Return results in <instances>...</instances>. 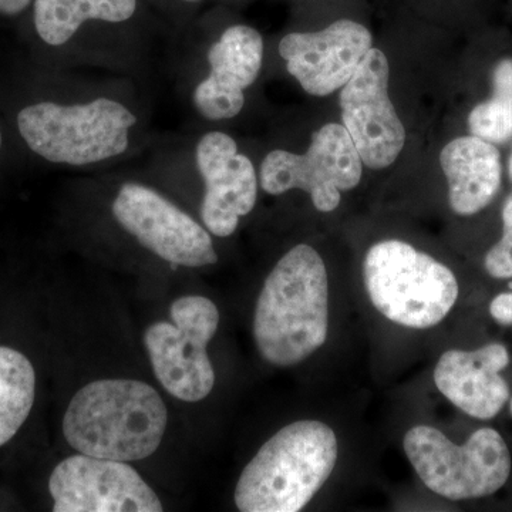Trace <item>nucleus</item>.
I'll list each match as a JSON object with an SVG mask.
<instances>
[{"mask_svg":"<svg viewBox=\"0 0 512 512\" xmlns=\"http://www.w3.org/2000/svg\"><path fill=\"white\" fill-rule=\"evenodd\" d=\"M329 330L325 262L309 245L279 259L259 293L254 316L256 348L278 367L298 365L322 348Z\"/></svg>","mask_w":512,"mask_h":512,"instance_id":"1","label":"nucleus"},{"mask_svg":"<svg viewBox=\"0 0 512 512\" xmlns=\"http://www.w3.org/2000/svg\"><path fill=\"white\" fill-rule=\"evenodd\" d=\"M163 397L140 380H96L67 406L63 436L77 453L140 461L156 453L167 430Z\"/></svg>","mask_w":512,"mask_h":512,"instance_id":"2","label":"nucleus"},{"mask_svg":"<svg viewBox=\"0 0 512 512\" xmlns=\"http://www.w3.org/2000/svg\"><path fill=\"white\" fill-rule=\"evenodd\" d=\"M335 431L320 421L289 424L266 441L235 488L242 512H298L328 481L338 461Z\"/></svg>","mask_w":512,"mask_h":512,"instance_id":"3","label":"nucleus"},{"mask_svg":"<svg viewBox=\"0 0 512 512\" xmlns=\"http://www.w3.org/2000/svg\"><path fill=\"white\" fill-rule=\"evenodd\" d=\"M363 276L377 311L406 328L439 325L457 302L458 282L451 269L396 239L367 251Z\"/></svg>","mask_w":512,"mask_h":512,"instance_id":"4","label":"nucleus"},{"mask_svg":"<svg viewBox=\"0 0 512 512\" xmlns=\"http://www.w3.org/2000/svg\"><path fill=\"white\" fill-rule=\"evenodd\" d=\"M137 117L123 104L97 99L80 106L37 103L18 114L20 136L50 163L84 165L120 156Z\"/></svg>","mask_w":512,"mask_h":512,"instance_id":"5","label":"nucleus"},{"mask_svg":"<svg viewBox=\"0 0 512 512\" xmlns=\"http://www.w3.org/2000/svg\"><path fill=\"white\" fill-rule=\"evenodd\" d=\"M404 451L426 487L451 501L493 495L511 474L507 443L488 427L457 446L434 427L416 426L404 436Z\"/></svg>","mask_w":512,"mask_h":512,"instance_id":"6","label":"nucleus"},{"mask_svg":"<svg viewBox=\"0 0 512 512\" xmlns=\"http://www.w3.org/2000/svg\"><path fill=\"white\" fill-rule=\"evenodd\" d=\"M171 322L146 330V345L158 382L175 399L201 402L214 389L215 372L208 343L217 333L220 312L204 296H181L170 309Z\"/></svg>","mask_w":512,"mask_h":512,"instance_id":"7","label":"nucleus"},{"mask_svg":"<svg viewBox=\"0 0 512 512\" xmlns=\"http://www.w3.org/2000/svg\"><path fill=\"white\" fill-rule=\"evenodd\" d=\"M362 171V158L348 130L332 123L313 134L303 156L284 150L269 153L261 167V187L271 195L309 192L316 210L330 212L339 207L342 192L357 187Z\"/></svg>","mask_w":512,"mask_h":512,"instance_id":"8","label":"nucleus"},{"mask_svg":"<svg viewBox=\"0 0 512 512\" xmlns=\"http://www.w3.org/2000/svg\"><path fill=\"white\" fill-rule=\"evenodd\" d=\"M343 126L370 170L390 167L402 153L406 130L389 97V62L370 49L339 94Z\"/></svg>","mask_w":512,"mask_h":512,"instance_id":"9","label":"nucleus"},{"mask_svg":"<svg viewBox=\"0 0 512 512\" xmlns=\"http://www.w3.org/2000/svg\"><path fill=\"white\" fill-rule=\"evenodd\" d=\"M55 512H160L153 488L126 461L76 454L50 474Z\"/></svg>","mask_w":512,"mask_h":512,"instance_id":"10","label":"nucleus"},{"mask_svg":"<svg viewBox=\"0 0 512 512\" xmlns=\"http://www.w3.org/2000/svg\"><path fill=\"white\" fill-rule=\"evenodd\" d=\"M113 214L128 234L174 265L200 268L217 264L210 234L163 195L140 184H124Z\"/></svg>","mask_w":512,"mask_h":512,"instance_id":"11","label":"nucleus"},{"mask_svg":"<svg viewBox=\"0 0 512 512\" xmlns=\"http://www.w3.org/2000/svg\"><path fill=\"white\" fill-rule=\"evenodd\" d=\"M372 33L360 23L342 19L313 33H291L279 43L286 69L312 96H328L352 79L372 49Z\"/></svg>","mask_w":512,"mask_h":512,"instance_id":"12","label":"nucleus"},{"mask_svg":"<svg viewBox=\"0 0 512 512\" xmlns=\"http://www.w3.org/2000/svg\"><path fill=\"white\" fill-rule=\"evenodd\" d=\"M197 165L205 183L202 221L211 234L229 237L239 220L254 210L258 197L254 164L238 153L234 138L214 131L198 143Z\"/></svg>","mask_w":512,"mask_h":512,"instance_id":"13","label":"nucleus"},{"mask_svg":"<svg viewBox=\"0 0 512 512\" xmlns=\"http://www.w3.org/2000/svg\"><path fill=\"white\" fill-rule=\"evenodd\" d=\"M264 59V40L249 26H232L211 46V73L195 89L194 103L208 120L238 116L245 104V90L254 84Z\"/></svg>","mask_w":512,"mask_h":512,"instance_id":"14","label":"nucleus"},{"mask_svg":"<svg viewBox=\"0 0 512 512\" xmlns=\"http://www.w3.org/2000/svg\"><path fill=\"white\" fill-rule=\"evenodd\" d=\"M510 363L504 345L491 343L473 352L448 350L434 369V383L461 412L478 420L494 419L510 399L501 372Z\"/></svg>","mask_w":512,"mask_h":512,"instance_id":"15","label":"nucleus"},{"mask_svg":"<svg viewBox=\"0 0 512 512\" xmlns=\"http://www.w3.org/2000/svg\"><path fill=\"white\" fill-rule=\"evenodd\" d=\"M441 168L448 181L451 210L463 217L483 211L501 187L500 151L476 136L450 141L441 151Z\"/></svg>","mask_w":512,"mask_h":512,"instance_id":"16","label":"nucleus"},{"mask_svg":"<svg viewBox=\"0 0 512 512\" xmlns=\"http://www.w3.org/2000/svg\"><path fill=\"white\" fill-rule=\"evenodd\" d=\"M137 0H35L37 35L50 46H62L87 20L126 22Z\"/></svg>","mask_w":512,"mask_h":512,"instance_id":"17","label":"nucleus"},{"mask_svg":"<svg viewBox=\"0 0 512 512\" xmlns=\"http://www.w3.org/2000/svg\"><path fill=\"white\" fill-rule=\"evenodd\" d=\"M36 397V372L28 356L0 346V447L22 429Z\"/></svg>","mask_w":512,"mask_h":512,"instance_id":"18","label":"nucleus"},{"mask_svg":"<svg viewBox=\"0 0 512 512\" xmlns=\"http://www.w3.org/2000/svg\"><path fill=\"white\" fill-rule=\"evenodd\" d=\"M471 134L488 141L504 143L512 137V60L498 63L494 70V94L478 104L468 116Z\"/></svg>","mask_w":512,"mask_h":512,"instance_id":"19","label":"nucleus"},{"mask_svg":"<svg viewBox=\"0 0 512 512\" xmlns=\"http://www.w3.org/2000/svg\"><path fill=\"white\" fill-rule=\"evenodd\" d=\"M484 266L495 279L512 278V194L503 207V238L488 251Z\"/></svg>","mask_w":512,"mask_h":512,"instance_id":"20","label":"nucleus"},{"mask_svg":"<svg viewBox=\"0 0 512 512\" xmlns=\"http://www.w3.org/2000/svg\"><path fill=\"white\" fill-rule=\"evenodd\" d=\"M490 313L500 325H512V292L500 293L490 303Z\"/></svg>","mask_w":512,"mask_h":512,"instance_id":"21","label":"nucleus"},{"mask_svg":"<svg viewBox=\"0 0 512 512\" xmlns=\"http://www.w3.org/2000/svg\"><path fill=\"white\" fill-rule=\"evenodd\" d=\"M32 0H0V15H18L30 5Z\"/></svg>","mask_w":512,"mask_h":512,"instance_id":"22","label":"nucleus"},{"mask_svg":"<svg viewBox=\"0 0 512 512\" xmlns=\"http://www.w3.org/2000/svg\"><path fill=\"white\" fill-rule=\"evenodd\" d=\"M510 177L512 180V154H511V158H510Z\"/></svg>","mask_w":512,"mask_h":512,"instance_id":"23","label":"nucleus"},{"mask_svg":"<svg viewBox=\"0 0 512 512\" xmlns=\"http://www.w3.org/2000/svg\"><path fill=\"white\" fill-rule=\"evenodd\" d=\"M2 131H0V150H2Z\"/></svg>","mask_w":512,"mask_h":512,"instance_id":"24","label":"nucleus"},{"mask_svg":"<svg viewBox=\"0 0 512 512\" xmlns=\"http://www.w3.org/2000/svg\"><path fill=\"white\" fill-rule=\"evenodd\" d=\"M187 2H197V0H187Z\"/></svg>","mask_w":512,"mask_h":512,"instance_id":"25","label":"nucleus"},{"mask_svg":"<svg viewBox=\"0 0 512 512\" xmlns=\"http://www.w3.org/2000/svg\"><path fill=\"white\" fill-rule=\"evenodd\" d=\"M508 286H510V289H511V291H512V282H510V285H508Z\"/></svg>","mask_w":512,"mask_h":512,"instance_id":"26","label":"nucleus"},{"mask_svg":"<svg viewBox=\"0 0 512 512\" xmlns=\"http://www.w3.org/2000/svg\"><path fill=\"white\" fill-rule=\"evenodd\" d=\"M511 413H512V400H511Z\"/></svg>","mask_w":512,"mask_h":512,"instance_id":"27","label":"nucleus"}]
</instances>
